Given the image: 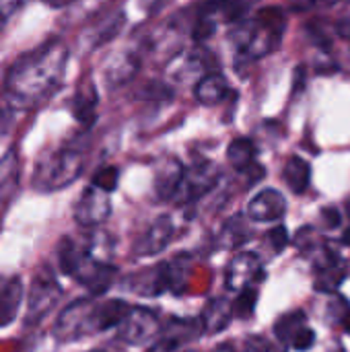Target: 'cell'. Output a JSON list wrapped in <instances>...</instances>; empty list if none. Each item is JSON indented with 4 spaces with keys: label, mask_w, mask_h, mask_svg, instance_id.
Listing matches in <instances>:
<instances>
[{
    "label": "cell",
    "mask_w": 350,
    "mask_h": 352,
    "mask_svg": "<svg viewBox=\"0 0 350 352\" xmlns=\"http://www.w3.org/2000/svg\"><path fill=\"white\" fill-rule=\"evenodd\" d=\"M68 45L52 37L41 45L19 56L6 72L4 97L12 109H29L50 99L64 80Z\"/></svg>",
    "instance_id": "cell-1"
},
{
    "label": "cell",
    "mask_w": 350,
    "mask_h": 352,
    "mask_svg": "<svg viewBox=\"0 0 350 352\" xmlns=\"http://www.w3.org/2000/svg\"><path fill=\"white\" fill-rule=\"evenodd\" d=\"M287 29V12L281 6L260 8L231 29V43L239 58L258 60L278 50Z\"/></svg>",
    "instance_id": "cell-2"
},
{
    "label": "cell",
    "mask_w": 350,
    "mask_h": 352,
    "mask_svg": "<svg viewBox=\"0 0 350 352\" xmlns=\"http://www.w3.org/2000/svg\"><path fill=\"white\" fill-rule=\"evenodd\" d=\"M85 167V151L76 144L64 146L43 157L33 173V186L39 192H56L78 179Z\"/></svg>",
    "instance_id": "cell-3"
},
{
    "label": "cell",
    "mask_w": 350,
    "mask_h": 352,
    "mask_svg": "<svg viewBox=\"0 0 350 352\" xmlns=\"http://www.w3.org/2000/svg\"><path fill=\"white\" fill-rule=\"evenodd\" d=\"M103 332L101 301L80 299L70 303L54 324V336L58 342H74L87 336Z\"/></svg>",
    "instance_id": "cell-4"
},
{
    "label": "cell",
    "mask_w": 350,
    "mask_h": 352,
    "mask_svg": "<svg viewBox=\"0 0 350 352\" xmlns=\"http://www.w3.org/2000/svg\"><path fill=\"white\" fill-rule=\"evenodd\" d=\"M258 4V0H206L200 6L196 25H194V39L204 41L212 37L219 25L223 23H239L250 16V10Z\"/></svg>",
    "instance_id": "cell-5"
},
{
    "label": "cell",
    "mask_w": 350,
    "mask_h": 352,
    "mask_svg": "<svg viewBox=\"0 0 350 352\" xmlns=\"http://www.w3.org/2000/svg\"><path fill=\"white\" fill-rule=\"evenodd\" d=\"M221 179V169L212 163V161H196L194 165L186 167L182 186L175 194V202L177 204H192L200 198H204L206 194H210Z\"/></svg>",
    "instance_id": "cell-6"
},
{
    "label": "cell",
    "mask_w": 350,
    "mask_h": 352,
    "mask_svg": "<svg viewBox=\"0 0 350 352\" xmlns=\"http://www.w3.org/2000/svg\"><path fill=\"white\" fill-rule=\"evenodd\" d=\"M62 297V289L56 280V276L50 270H39L29 287V295H27V320L31 324L43 320L60 301Z\"/></svg>",
    "instance_id": "cell-7"
},
{
    "label": "cell",
    "mask_w": 350,
    "mask_h": 352,
    "mask_svg": "<svg viewBox=\"0 0 350 352\" xmlns=\"http://www.w3.org/2000/svg\"><path fill=\"white\" fill-rule=\"evenodd\" d=\"M161 332V322L146 307H130L124 322L118 326V338L130 346H142Z\"/></svg>",
    "instance_id": "cell-8"
},
{
    "label": "cell",
    "mask_w": 350,
    "mask_h": 352,
    "mask_svg": "<svg viewBox=\"0 0 350 352\" xmlns=\"http://www.w3.org/2000/svg\"><path fill=\"white\" fill-rule=\"evenodd\" d=\"M266 278V270L262 258L258 254H237L225 270V287L233 293H241L245 289H254Z\"/></svg>",
    "instance_id": "cell-9"
},
{
    "label": "cell",
    "mask_w": 350,
    "mask_h": 352,
    "mask_svg": "<svg viewBox=\"0 0 350 352\" xmlns=\"http://www.w3.org/2000/svg\"><path fill=\"white\" fill-rule=\"evenodd\" d=\"M215 64H217L215 56L206 47L200 45V47H192L188 52H182L171 62L167 74H169V78L179 80V82H186L190 78H196V82H198L202 76H206L210 72H217Z\"/></svg>",
    "instance_id": "cell-10"
},
{
    "label": "cell",
    "mask_w": 350,
    "mask_h": 352,
    "mask_svg": "<svg viewBox=\"0 0 350 352\" xmlns=\"http://www.w3.org/2000/svg\"><path fill=\"white\" fill-rule=\"evenodd\" d=\"M76 283H80L85 289H89L93 295H103L111 289V285L116 283L118 278V268L107 264V262H101V260H95L91 254L85 256L80 260V264L74 268V272L70 274Z\"/></svg>",
    "instance_id": "cell-11"
},
{
    "label": "cell",
    "mask_w": 350,
    "mask_h": 352,
    "mask_svg": "<svg viewBox=\"0 0 350 352\" xmlns=\"http://www.w3.org/2000/svg\"><path fill=\"white\" fill-rule=\"evenodd\" d=\"M111 214V200L109 194L95 188L93 184L80 194L74 204V219L83 227H99Z\"/></svg>",
    "instance_id": "cell-12"
},
{
    "label": "cell",
    "mask_w": 350,
    "mask_h": 352,
    "mask_svg": "<svg viewBox=\"0 0 350 352\" xmlns=\"http://www.w3.org/2000/svg\"><path fill=\"white\" fill-rule=\"evenodd\" d=\"M175 227L169 217H159L134 243V256L136 258H151L161 254L173 239Z\"/></svg>",
    "instance_id": "cell-13"
},
{
    "label": "cell",
    "mask_w": 350,
    "mask_h": 352,
    "mask_svg": "<svg viewBox=\"0 0 350 352\" xmlns=\"http://www.w3.org/2000/svg\"><path fill=\"white\" fill-rule=\"evenodd\" d=\"M287 212V200L278 190H262L248 204V217L254 223H276Z\"/></svg>",
    "instance_id": "cell-14"
},
{
    "label": "cell",
    "mask_w": 350,
    "mask_h": 352,
    "mask_svg": "<svg viewBox=\"0 0 350 352\" xmlns=\"http://www.w3.org/2000/svg\"><path fill=\"white\" fill-rule=\"evenodd\" d=\"M316 289L320 293H332L336 291L344 278H347V264L340 256H336L330 250H322L316 260Z\"/></svg>",
    "instance_id": "cell-15"
},
{
    "label": "cell",
    "mask_w": 350,
    "mask_h": 352,
    "mask_svg": "<svg viewBox=\"0 0 350 352\" xmlns=\"http://www.w3.org/2000/svg\"><path fill=\"white\" fill-rule=\"evenodd\" d=\"M184 173H186V167L169 157V159H163L159 161L157 169H155V194L159 200H173L179 186H182V179H184Z\"/></svg>",
    "instance_id": "cell-16"
},
{
    "label": "cell",
    "mask_w": 350,
    "mask_h": 352,
    "mask_svg": "<svg viewBox=\"0 0 350 352\" xmlns=\"http://www.w3.org/2000/svg\"><path fill=\"white\" fill-rule=\"evenodd\" d=\"M128 289L140 297H157L169 289V276H167V262L159 264L155 268H144L142 272L128 278Z\"/></svg>",
    "instance_id": "cell-17"
},
{
    "label": "cell",
    "mask_w": 350,
    "mask_h": 352,
    "mask_svg": "<svg viewBox=\"0 0 350 352\" xmlns=\"http://www.w3.org/2000/svg\"><path fill=\"white\" fill-rule=\"evenodd\" d=\"M25 289L19 276H0V328L10 326L23 305Z\"/></svg>",
    "instance_id": "cell-18"
},
{
    "label": "cell",
    "mask_w": 350,
    "mask_h": 352,
    "mask_svg": "<svg viewBox=\"0 0 350 352\" xmlns=\"http://www.w3.org/2000/svg\"><path fill=\"white\" fill-rule=\"evenodd\" d=\"M140 70V56L134 50H126L116 54L105 66V82L107 87L116 89L130 82Z\"/></svg>",
    "instance_id": "cell-19"
},
{
    "label": "cell",
    "mask_w": 350,
    "mask_h": 352,
    "mask_svg": "<svg viewBox=\"0 0 350 352\" xmlns=\"http://www.w3.org/2000/svg\"><path fill=\"white\" fill-rule=\"evenodd\" d=\"M97 103H99V97H97V89L91 80H85L80 82V87L76 89L74 97H72V116L74 120L89 128L95 118H97Z\"/></svg>",
    "instance_id": "cell-20"
},
{
    "label": "cell",
    "mask_w": 350,
    "mask_h": 352,
    "mask_svg": "<svg viewBox=\"0 0 350 352\" xmlns=\"http://www.w3.org/2000/svg\"><path fill=\"white\" fill-rule=\"evenodd\" d=\"M229 95H231V87L227 78L219 72H210L194 85V97L202 105H219Z\"/></svg>",
    "instance_id": "cell-21"
},
{
    "label": "cell",
    "mask_w": 350,
    "mask_h": 352,
    "mask_svg": "<svg viewBox=\"0 0 350 352\" xmlns=\"http://www.w3.org/2000/svg\"><path fill=\"white\" fill-rule=\"evenodd\" d=\"M250 239H252V227L241 214H237V217H231L223 225V229L217 235V245L221 250H235V248H241Z\"/></svg>",
    "instance_id": "cell-22"
},
{
    "label": "cell",
    "mask_w": 350,
    "mask_h": 352,
    "mask_svg": "<svg viewBox=\"0 0 350 352\" xmlns=\"http://www.w3.org/2000/svg\"><path fill=\"white\" fill-rule=\"evenodd\" d=\"M233 303L225 301V299H212L204 314L200 316L202 324H204V334H219L223 332L229 322L233 320Z\"/></svg>",
    "instance_id": "cell-23"
},
{
    "label": "cell",
    "mask_w": 350,
    "mask_h": 352,
    "mask_svg": "<svg viewBox=\"0 0 350 352\" xmlns=\"http://www.w3.org/2000/svg\"><path fill=\"white\" fill-rule=\"evenodd\" d=\"M204 334V324L200 318H192V320H171L165 328H163V336L161 338H167L171 342H175L177 346L186 344V342H192L196 340L198 336Z\"/></svg>",
    "instance_id": "cell-24"
},
{
    "label": "cell",
    "mask_w": 350,
    "mask_h": 352,
    "mask_svg": "<svg viewBox=\"0 0 350 352\" xmlns=\"http://www.w3.org/2000/svg\"><path fill=\"white\" fill-rule=\"evenodd\" d=\"M283 177L293 194H303L311 184V165L301 157H291L285 163Z\"/></svg>",
    "instance_id": "cell-25"
},
{
    "label": "cell",
    "mask_w": 350,
    "mask_h": 352,
    "mask_svg": "<svg viewBox=\"0 0 350 352\" xmlns=\"http://www.w3.org/2000/svg\"><path fill=\"white\" fill-rule=\"evenodd\" d=\"M227 159L233 165V169L239 173L248 167H252L254 163H258V146L252 138H235L229 148H227Z\"/></svg>",
    "instance_id": "cell-26"
},
{
    "label": "cell",
    "mask_w": 350,
    "mask_h": 352,
    "mask_svg": "<svg viewBox=\"0 0 350 352\" xmlns=\"http://www.w3.org/2000/svg\"><path fill=\"white\" fill-rule=\"evenodd\" d=\"M305 314L303 311H291V314H285L283 318H278V322L274 324V336L278 338L281 344H291V340L295 338V334L305 328Z\"/></svg>",
    "instance_id": "cell-27"
},
{
    "label": "cell",
    "mask_w": 350,
    "mask_h": 352,
    "mask_svg": "<svg viewBox=\"0 0 350 352\" xmlns=\"http://www.w3.org/2000/svg\"><path fill=\"white\" fill-rule=\"evenodd\" d=\"M258 303V289H245L241 293H237V299L233 303V316L235 318H250L256 309Z\"/></svg>",
    "instance_id": "cell-28"
},
{
    "label": "cell",
    "mask_w": 350,
    "mask_h": 352,
    "mask_svg": "<svg viewBox=\"0 0 350 352\" xmlns=\"http://www.w3.org/2000/svg\"><path fill=\"white\" fill-rule=\"evenodd\" d=\"M17 175H19V165H17V155L14 151L6 153V157L0 161V188L8 190L14 186L17 182Z\"/></svg>",
    "instance_id": "cell-29"
},
{
    "label": "cell",
    "mask_w": 350,
    "mask_h": 352,
    "mask_svg": "<svg viewBox=\"0 0 350 352\" xmlns=\"http://www.w3.org/2000/svg\"><path fill=\"white\" fill-rule=\"evenodd\" d=\"M118 182H120V171H118L116 167H103V169H99V171L93 175V182H91V184H93L95 188H99V190L111 194V192L118 188Z\"/></svg>",
    "instance_id": "cell-30"
},
{
    "label": "cell",
    "mask_w": 350,
    "mask_h": 352,
    "mask_svg": "<svg viewBox=\"0 0 350 352\" xmlns=\"http://www.w3.org/2000/svg\"><path fill=\"white\" fill-rule=\"evenodd\" d=\"M241 352H287L285 344H276L264 336H250L243 344Z\"/></svg>",
    "instance_id": "cell-31"
},
{
    "label": "cell",
    "mask_w": 350,
    "mask_h": 352,
    "mask_svg": "<svg viewBox=\"0 0 350 352\" xmlns=\"http://www.w3.org/2000/svg\"><path fill=\"white\" fill-rule=\"evenodd\" d=\"M31 0H0V33L4 31V27L8 25V21L29 4Z\"/></svg>",
    "instance_id": "cell-32"
},
{
    "label": "cell",
    "mask_w": 350,
    "mask_h": 352,
    "mask_svg": "<svg viewBox=\"0 0 350 352\" xmlns=\"http://www.w3.org/2000/svg\"><path fill=\"white\" fill-rule=\"evenodd\" d=\"M314 344H316V332H314L309 326H305V328H301V330L295 334V338L291 340L289 346L299 352H307L314 349Z\"/></svg>",
    "instance_id": "cell-33"
},
{
    "label": "cell",
    "mask_w": 350,
    "mask_h": 352,
    "mask_svg": "<svg viewBox=\"0 0 350 352\" xmlns=\"http://www.w3.org/2000/svg\"><path fill=\"white\" fill-rule=\"evenodd\" d=\"M268 243L274 252H283L289 245V231L285 225H276L274 229H270L268 233Z\"/></svg>",
    "instance_id": "cell-34"
},
{
    "label": "cell",
    "mask_w": 350,
    "mask_h": 352,
    "mask_svg": "<svg viewBox=\"0 0 350 352\" xmlns=\"http://www.w3.org/2000/svg\"><path fill=\"white\" fill-rule=\"evenodd\" d=\"M340 0H291L293 8L297 10H320V8H328L334 6Z\"/></svg>",
    "instance_id": "cell-35"
},
{
    "label": "cell",
    "mask_w": 350,
    "mask_h": 352,
    "mask_svg": "<svg viewBox=\"0 0 350 352\" xmlns=\"http://www.w3.org/2000/svg\"><path fill=\"white\" fill-rule=\"evenodd\" d=\"M320 221L324 223V227H326V229H338V227H340V223H342V214H340V210H338V208L328 206V208H324V210H322Z\"/></svg>",
    "instance_id": "cell-36"
},
{
    "label": "cell",
    "mask_w": 350,
    "mask_h": 352,
    "mask_svg": "<svg viewBox=\"0 0 350 352\" xmlns=\"http://www.w3.org/2000/svg\"><path fill=\"white\" fill-rule=\"evenodd\" d=\"M12 120H14V109L10 105L0 107V136L8 134V130L12 126Z\"/></svg>",
    "instance_id": "cell-37"
},
{
    "label": "cell",
    "mask_w": 350,
    "mask_h": 352,
    "mask_svg": "<svg viewBox=\"0 0 350 352\" xmlns=\"http://www.w3.org/2000/svg\"><path fill=\"white\" fill-rule=\"evenodd\" d=\"M177 344L175 342H171V340H167V338H159L151 349H149V352H177Z\"/></svg>",
    "instance_id": "cell-38"
},
{
    "label": "cell",
    "mask_w": 350,
    "mask_h": 352,
    "mask_svg": "<svg viewBox=\"0 0 350 352\" xmlns=\"http://www.w3.org/2000/svg\"><path fill=\"white\" fill-rule=\"evenodd\" d=\"M336 33L342 37V39H349L350 41V19H342V21H338L336 23Z\"/></svg>",
    "instance_id": "cell-39"
},
{
    "label": "cell",
    "mask_w": 350,
    "mask_h": 352,
    "mask_svg": "<svg viewBox=\"0 0 350 352\" xmlns=\"http://www.w3.org/2000/svg\"><path fill=\"white\" fill-rule=\"evenodd\" d=\"M144 2V8L149 10V12H155L157 8H161L167 0H142Z\"/></svg>",
    "instance_id": "cell-40"
},
{
    "label": "cell",
    "mask_w": 350,
    "mask_h": 352,
    "mask_svg": "<svg viewBox=\"0 0 350 352\" xmlns=\"http://www.w3.org/2000/svg\"><path fill=\"white\" fill-rule=\"evenodd\" d=\"M347 214H349V227H347L344 233H342V243H344V245H350V200L347 202Z\"/></svg>",
    "instance_id": "cell-41"
},
{
    "label": "cell",
    "mask_w": 350,
    "mask_h": 352,
    "mask_svg": "<svg viewBox=\"0 0 350 352\" xmlns=\"http://www.w3.org/2000/svg\"><path fill=\"white\" fill-rule=\"evenodd\" d=\"M47 6H52V8H62V6H68L70 2H74V0H43Z\"/></svg>",
    "instance_id": "cell-42"
},
{
    "label": "cell",
    "mask_w": 350,
    "mask_h": 352,
    "mask_svg": "<svg viewBox=\"0 0 350 352\" xmlns=\"http://www.w3.org/2000/svg\"><path fill=\"white\" fill-rule=\"evenodd\" d=\"M340 324H342V328H344V330L350 334V307H349V311L344 314V318L340 320Z\"/></svg>",
    "instance_id": "cell-43"
},
{
    "label": "cell",
    "mask_w": 350,
    "mask_h": 352,
    "mask_svg": "<svg viewBox=\"0 0 350 352\" xmlns=\"http://www.w3.org/2000/svg\"><path fill=\"white\" fill-rule=\"evenodd\" d=\"M344 64H347V68L350 70V50L347 52V56H344Z\"/></svg>",
    "instance_id": "cell-44"
},
{
    "label": "cell",
    "mask_w": 350,
    "mask_h": 352,
    "mask_svg": "<svg viewBox=\"0 0 350 352\" xmlns=\"http://www.w3.org/2000/svg\"><path fill=\"white\" fill-rule=\"evenodd\" d=\"M89 352H105V351H89Z\"/></svg>",
    "instance_id": "cell-45"
},
{
    "label": "cell",
    "mask_w": 350,
    "mask_h": 352,
    "mask_svg": "<svg viewBox=\"0 0 350 352\" xmlns=\"http://www.w3.org/2000/svg\"><path fill=\"white\" fill-rule=\"evenodd\" d=\"M338 352H344V351H342V349H338Z\"/></svg>",
    "instance_id": "cell-46"
},
{
    "label": "cell",
    "mask_w": 350,
    "mask_h": 352,
    "mask_svg": "<svg viewBox=\"0 0 350 352\" xmlns=\"http://www.w3.org/2000/svg\"><path fill=\"white\" fill-rule=\"evenodd\" d=\"M188 352H196V351H188Z\"/></svg>",
    "instance_id": "cell-47"
}]
</instances>
